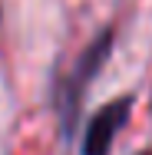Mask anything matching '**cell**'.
Masks as SVG:
<instances>
[{"mask_svg": "<svg viewBox=\"0 0 152 155\" xmlns=\"http://www.w3.org/2000/svg\"><path fill=\"white\" fill-rule=\"evenodd\" d=\"M142 155H152V152H142Z\"/></svg>", "mask_w": 152, "mask_h": 155, "instance_id": "cell-3", "label": "cell"}, {"mask_svg": "<svg viewBox=\"0 0 152 155\" xmlns=\"http://www.w3.org/2000/svg\"><path fill=\"white\" fill-rule=\"evenodd\" d=\"M129 109H132V99L129 96L106 102L90 119L86 132H83V155H109L113 152V142H116L119 129L129 119Z\"/></svg>", "mask_w": 152, "mask_h": 155, "instance_id": "cell-2", "label": "cell"}, {"mask_svg": "<svg viewBox=\"0 0 152 155\" xmlns=\"http://www.w3.org/2000/svg\"><path fill=\"white\" fill-rule=\"evenodd\" d=\"M109 50H113V30H103L90 46L79 53L73 73L60 83V89H56V109H60V116H63V132H66V135L76 129L83 96L90 89V83L96 79V73L103 69V63L109 60Z\"/></svg>", "mask_w": 152, "mask_h": 155, "instance_id": "cell-1", "label": "cell"}]
</instances>
